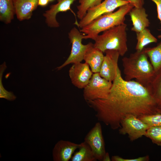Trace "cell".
Returning a JSON list of instances; mask_svg holds the SVG:
<instances>
[{
  "label": "cell",
  "instance_id": "6da1fadb",
  "mask_svg": "<svg viewBox=\"0 0 161 161\" xmlns=\"http://www.w3.org/2000/svg\"><path fill=\"white\" fill-rule=\"evenodd\" d=\"M87 103L98 120L114 130L120 127L121 121L127 116L139 118L161 114L148 89L136 81L124 80L119 68L107 97Z\"/></svg>",
  "mask_w": 161,
  "mask_h": 161
},
{
  "label": "cell",
  "instance_id": "7a4b0ae2",
  "mask_svg": "<svg viewBox=\"0 0 161 161\" xmlns=\"http://www.w3.org/2000/svg\"><path fill=\"white\" fill-rule=\"evenodd\" d=\"M143 49L131 53L122 59L125 80L136 81L147 88L155 75L153 67Z\"/></svg>",
  "mask_w": 161,
  "mask_h": 161
},
{
  "label": "cell",
  "instance_id": "3957f363",
  "mask_svg": "<svg viewBox=\"0 0 161 161\" xmlns=\"http://www.w3.org/2000/svg\"><path fill=\"white\" fill-rule=\"evenodd\" d=\"M134 7L129 3L120 7L116 11L104 14L95 19L81 28L80 31L85 35L83 39L95 40L101 32L125 23L126 16Z\"/></svg>",
  "mask_w": 161,
  "mask_h": 161
},
{
  "label": "cell",
  "instance_id": "277c9868",
  "mask_svg": "<svg viewBox=\"0 0 161 161\" xmlns=\"http://www.w3.org/2000/svg\"><path fill=\"white\" fill-rule=\"evenodd\" d=\"M127 26L124 23L103 32L94 40V46L103 53L107 50H113L117 51L120 56H124L128 50Z\"/></svg>",
  "mask_w": 161,
  "mask_h": 161
},
{
  "label": "cell",
  "instance_id": "5b68a950",
  "mask_svg": "<svg viewBox=\"0 0 161 161\" xmlns=\"http://www.w3.org/2000/svg\"><path fill=\"white\" fill-rule=\"evenodd\" d=\"M112 82L101 77L99 72L93 73L89 83L84 88L83 96L86 102L106 98Z\"/></svg>",
  "mask_w": 161,
  "mask_h": 161
},
{
  "label": "cell",
  "instance_id": "8992f818",
  "mask_svg": "<svg viewBox=\"0 0 161 161\" xmlns=\"http://www.w3.org/2000/svg\"><path fill=\"white\" fill-rule=\"evenodd\" d=\"M84 35L75 27L70 30L68 37L72 44L70 53L65 61L61 66L57 68L58 70L70 64L81 62L83 60L84 54L89 44V43L86 45L82 44Z\"/></svg>",
  "mask_w": 161,
  "mask_h": 161
},
{
  "label": "cell",
  "instance_id": "52a82bcc",
  "mask_svg": "<svg viewBox=\"0 0 161 161\" xmlns=\"http://www.w3.org/2000/svg\"><path fill=\"white\" fill-rule=\"evenodd\" d=\"M129 3L122 0H104L100 4L89 8L78 24V26L81 28L102 15L112 12L117 8Z\"/></svg>",
  "mask_w": 161,
  "mask_h": 161
},
{
  "label": "cell",
  "instance_id": "ba28073f",
  "mask_svg": "<svg viewBox=\"0 0 161 161\" xmlns=\"http://www.w3.org/2000/svg\"><path fill=\"white\" fill-rule=\"evenodd\" d=\"M149 126L139 118L132 115L125 117L121 121L119 133L127 134L131 141L145 136Z\"/></svg>",
  "mask_w": 161,
  "mask_h": 161
},
{
  "label": "cell",
  "instance_id": "9c48e42d",
  "mask_svg": "<svg viewBox=\"0 0 161 161\" xmlns=\"http://www.w3.org/2000/svg\"><path fill=\"white\" fill-rule=\"evenodd\" d=\"M84 141L89 145L97 160L102 161L106 152L100 123H96L88 133Z\"/></svg>",
  "mask_w": 161,
  "mask_h": 161
},
{
  "label": "cell",
  "instance_id": "30bf717a",
  "mask_svg": "<svg viewBox=\"0 0 161 161\" xmlns=\"http://www.w3.org/2000/svg\"><path fill=\"white\" fill-rule=\"evenodd\" d=\"M69 73L72 83L80 89L86 86L93 74L88 64L81 62L73 64Z\"/></svg>",
  "mask_w": 161,
  "mask_h": 161
},
{
  "label": "cell",
  "instance_id": "8fae6325",
  "mask_svg": "<svg viewBox=\"0 0 161 161\" xmlns=\"http://www.w3.org/2000/svg\"><path fill=\"white\" fill-rule=\"evenodd\" d=\"M104 52L105 55L99 73L101 77L112 82L117 76L119 68L118 62L120 55L115 50H108Z\"/></svg>",
  "mask_w": 161,
  "mask_h": 161
},
{
  "label": "cell",
  "instance_id": "7c38bea8",
  "mask_svg": "<svg viewBox=\"0 0 161 161\" xmlns=\"http://www.w3.org/2000/svg\"><path fill=\"white\" fill-rule=\"evenodd\" d=\"M77 0H57L56 4L50 6L49 9L45 11L43 16L45 18L46 22L50 27L57 28L59 26L56 17L60 12L71 10V6Z\"/></svg>",
  "mask_w": 161,
  "mask_h": 161
},
{
  "label": "cell",
  "instance_id": "4fadbf2b",
  "mask_svg": "<svg viewBox=\"0 0 161 161\" xmlns=\"http://www.w3.org/2000/svg\"><path fill=\"white\" fill-rule=\"evenodd\" d=\"M79 144L64 140L58 141L52 151L54 161H69L71 159L75 151L78 149Z\"/></svg>",
  "mask_w": 161,
  "mask_h": 161
},
{
  "label": "cell",
  "instance_id": "5bb4252c",
  "mask_svg": "<svg viewBox=\"0 0 161 161\" xmlns=\"http://www.w3.org/2000/svg\"><path fill=\"white\" fill-rule=\"evenodd\" d=\"M103 52L95 47L91 42L86 49L83 57L85 63L89 65L93 73L99 72L103 61Z\"/></svg>",
  "mask_w": 161,
  "mask_h": 161
},
{
  "label": "cell",
  "instance_id": "9a60e30c",
  "mask_svg": "<svg viewBox=\"0 0 161 161\" xmlns=\"http://www.w3.org/2000/svg\"><path fill=\"white\" fill-rule=\"evenodd\" d=\"M15 14L19 21L29 20L37 7L38 0H13Z\"/></svg>",
  "mask_w": 161,
  "mask_h": 161
},
{
  "label": "cell",
  "instance_id": "2e32d148",
  "mask_svg": "<svg viewBox=\"0 0 161 161\" xmlns=\"http://www.w3.org/2000/svg\"><path fill=\"white\" fill-rule=\"evenodd\" d=\"M132 22L131 30L137 33L148 27L150 24L145 9L143 7H134L129 12Z\"/></svg>",
  "mask_w": 161,
  "mask_h": 161
},
{
  "label": "cell",
  "instance_id": "e0dca14e",
  "mask_svg": "<svg viewBox=\"0 0 161 161\" xmlns=\"http://www.w3.org/2000/svg\"><path fill=\"white\" fill-rule=\"evenodd\" d=\"M78 150L74 153L72 161H96L97 160L89 145L85 141L79 144Z\"/></svg>",
  "mask_w": 161,
  "mask_h": 161
},
{
  "label": "cell",
  "instance_id": "ac0fdd59",
  "mask_svg": "<svg viewBox=\"0 0 161 161\" xmlns=\"http://www.w3.org/2000/svg\"><path fill=\"white\" fill-rule=\"evenodd\" d=\"M15 10L13 0H0V20L7 24L14 18Z\"/></svg>",
  "mask_w": 161,
  "mask_h": 161
},
{
  "label": "cell",
  "instance_id": "d6986e66",
  "mask_svg": "<svg viewBox=\"0 0 161 161\" xmlns=\"http://www.w3.org/2000/svg\"><path fill=\"white\" fill-rule=\"evenodd\" d=\"M144 52L149 58L155 74L161 70V41L151 48H144Z\"/></svg>",
  "mask_w": 161,
  "mask_h": 161
},
{
  "label": "cell",
  "instance_id": "ffe728a7",
  "mask_svg": "<svg viewBox=\"0 0 161 161\" xmlns=\"http://www.w3.org/2000/svg\"><path fill=\"white\" fill-rule=\"evenodd\" d=\"M137 43L135 47L137 51H141L147 45L153 43H156L157 39L146 28L142 31L136 33Z\"/></svg>",
  "mask_w": 161,
  "mask_h": 161
},
{
  "label": "cell",
  "instance_id": "44dd1931",
  "mask_svg": "<svg viewBox=\"0 0 161 161\" xmlns=\"http://www.w3.org/2000/svg\"><path fill=\"white\" fill-rule=\"evenodd\" d=\"M146 88L151 94L158 107L161 110V70L155 74Z\"/></svg>",
  "mask_w": 161,
  "mask_h": 161
},
{
  "label": "cell",
  "instance_id": "7402d4cb",
  "mask_svg": "<svg viewBox=\"0 0 161 161\" xmlns=\"http://www.w3.org/2000/svg\"><path fill=\"white\" fill-rule=\"evenodd\" d=\"M103 0H79V4L77 6V16L80 20L86 15L90 8L101 3Z\"/></svg>",
  "mask_w": 161,
  "mask_h": 161
},
{
  "label": "cell",
  "instance_id": "603a6c76",
  "mask_svg": "<svg viewBox=\"0 0 161 161\" xmlns=\"http://www.w3.org/2000/svg\"><path fill=\"white\" fill-rule=\"evenodd\" d=\"M145 136L150 139L153 143L161 146V126L150 127Z\"/></svg>",
  "mask_w": 161,
  "mask_h": 161
},
{
  "label": "cell",
  "instance_id": "cb8c5ba5",
  "mask_svg": "<svg viewBox=\"0 0 161 161\" xmlns=\"http://www.w3.org/2000/svg\"><path fill=\"white\" fill-rule=\"evenodd\" d=\"M7 66L4 62L0 65V97L10 101H13L16 98V97L13 92L6 90L3 87L2 83V75Z\"/></svg>",
  "mask_w": 161,
  "mask_h": 161
},
{
  "label": "cell",
  "instance_id": "d4e9b609",
  "mask_svg": "<svg viewBox=\"0 0 161 161\" xmlns=\"http://www.w3.org/2000/svg\"><path fill=\"white\" fill-rule=\"evenodd\" d=\"M138 118L150 127L161 126V114L145 115Z\"/></svg>",
  "mask_w": 161,
  "mask_h": 161
},
{
  "label": "cell",
  "instance_id": "484cf974",
  "mask_svg": "<svg viewBox=\"0 0 161 161\" xmlns=\"http://www.w3.org/2000/svg\"><path fill=\"white\" fill-rule=\"evenodd\" d=\"M111 160L113 161H145L149 160L148 156L134 159H127L123 158L118 156H112Z\"/></svg>",
  "mask_w": 161,
  "mask_h": 161
},
{
  "label": "cell",
  "instance_id": "4316f807",
  "mask_svg": "<svg viewBox=\"0 0 161 161\" xmlns=\"http://www.w3.org/2000/svg\"><path fill=\"white\" fill-rule=\"evenodd\" d=\"M151 0L154 2L156 5L157 18L160 20L161 24V0ZM158 37L159 38H161V34L158 36Z\"/></svg>",
  "mask_w": 161,
  "mask_h": 161
},
{
  "label": "cell",
  "instance_id": "83f0119b",
  "mask_svg": "<svg viewBox=\"0 0 161 161\" xmlns=\"http://www.w3.org/2000/svg\"><path fill=\"white\" fill-rule=\"evenodd\" d=\"M128 2L134 7L141 8L143 7L144 3V0H122Z\"/></svg>",
  "mask_w": 161,
  "mask_h": 161
},
{
  "label": "cell",
  "instance_id": "f1b7e54d",
  "mask_svg": "<svg viewBox=\"0 0 161 161\" xmlns=\"http://www.w3.org/2000/svg\"><path fill=\"white\" fill-rule=\"evenodd\" d=\"M49 2L48 0H38V5L41 7H45L47 5Z\"/></svg>",
  "mask_w": 161,
  "mask_h": 161
},
{
  "label": "cell",
  "instance_id": "f546056e",
  "mask_svg": "<svg viewBox=\"0 0 161 161\" xmlns=\"http://www.w3.org/2000/svg\"><path fill=\"white\" fill-rule=\"evenodd\" d=\"M109 154L108 152H106L103 159V161H111Z\"/></svg>",
  "mask_w": 161,
  "mask_h": 161
},
{
  "label": "cell",
  "instance_id": "4dcf8cb0",
  "mask_svg": "<svg viewBox=\"0 0 161 161\" xmlns=\"http://www.w3.org/2000/svg\"><path fill=\"white\" fill-rule=\"evenodd\" d=\"M49 1H54V0H48Z\"/></svg>",
  "mask_w": 161,
  "mask_h": 161
}]
</instances>
